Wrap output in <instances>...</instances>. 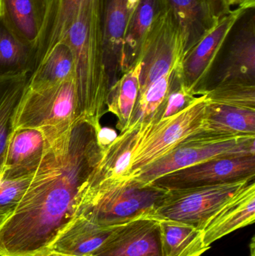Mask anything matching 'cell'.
Segmentation results:
<instances>
[{
    "instance_id": "6da1fadb",
    "label": "cell",
    "mask_w": 255,
    "mask_h": 256,
    "mask_svg": "<svg viewBox=\"0 0 255 256\" xmlns=\"http://www.w3.org/2000/svg\"><path fill=\"white\" fill-rule=\"evenodd\" d=\"M100 128L79 117L47 143L25 192L0 226V256L43 254L73 219L79 192L101 156Z\"/></svg>"
},
{
    "instance_id": "7a4b0ae2",
    "label": "cell",
    "mask_w": 255,
    "mask_h": 256,
    "mask_svg": "<svg viewBox=\"0 0 255 256\" xmlns=\"http://www.w3.org/2000/svg\"><path fill=\"white\" fill-rule=\"evenodd\" d=\"M103 0H85L61 42L70 48L75 66L78 116L101 126L107 112L110 81L104 61Z\"/></svg>"
},
{
    "instance_id": "3957f363",
    "label": "cell",
    "mask_w": 255,
    "mask_h": 256,
    "mask_svg": "<svg viewBox=\"0 0 255 256\" xmlns=\"http://www.w3.org/2000/svg\"><path fill=\"white\" fill-rule=\"evenodd\" d=\"M166 190L133 179L84 186L76 202L73 218L97 225L115 227L144 216H151Z\"/></svg>"
},
{
    "instance_id": "277c9868",
    "label": "cell",
    "mask_w": 255,
    "mask_h": 256,
    "mask_svg": "<svg viewBox=\"0 0 255 256\" xmlns=\"http://www.w3.org/2000/svg\"><path fill=\"white\" fill-rule=\"evenodd\" d=\"M78 118L74 78L38 86L27 85L13 116V129L36 130L50 143Z\"/></svg>"
},
{
    "instance_id": "5b68a950",
    "label": "cell",
    "mask_w": 255,
    "mask_h": 256,
    "mask_svg": "<svg viewBox=\"0 0 255 256\" xmlns=\"http://www.w3.org/2000/svg\"><path fill=\"white\" fill-rule=\"evenodd\" d=\"M207 106L202 94L172 116L159 120L156 114L148 121L142 122L127 179L172 152L189 137L201 132Z\"/></svg>"
},
{
    "instance_id": "8992f818",
    "label": "cell",
    "mask_w": 255,
    "mask_h": 256,
    "mask_svg": "<svg viewBox=\"0 0 255 256\" xmlns=\"http://www.w3.org/2000/svg\"><path fill=\"white\" fill-rule=\"evenodd\" d=\"M254 155L255 135L222 136L201 131L130 179L145 186L172 172L210 160Z\"/></svg>"
},
{
    "instance_id": "52a82bcc",
    "label": "cell",
    "mask_w": 255,
    "mask_h": 256,
    "mask_svg": "<svg viewBox=\"0 0 255 256\" xmlns=\"http://www.w3.org/2000/svg\"><path fill=\"white\" fill-rule=\"evenodd\" d=\"M255 178L166 190L151 216L182 222L202 231L217 212Z\"/></svg>"
},
{
    "instance_id": "ba28073f",
    "label": "cell",
    "mask_w": 255,
    "mask_h": 256,
    "mask_svg": "<svg viewBox=\"0 0 255 256\" xmlns=\"http://www.w3.org/2000/svg\"><path fill=\"white\" fill-rule=\"evenodd\" d=\"M160 3L138 60L141 64L139 94L163 75L175 73L186 54L185 39L181 28L169 9Z\"/></svg>"
},
{
    "instance_id": "9c48e42d",
    "label": "cell",
    "mask_w": 255,
    "mask_h": 256,
    "mask_svg": "<svg viewBox=\"0 0 255 256\" xmlns=\"http://www.w3.org/2000/svg\"><path fill=\"white\" fill-rule=\"evenodd\" d=\"M247 10L244 7L231 10L187 51L175 73V78L178 85L190 96L197 94L229 34Z\"/></svg>"
},
{
    "instance_id": "30bf717a",
    "label": "cell",
    "mask_w": 255,
    "mask_h": 256,
    "mask_svg": "<svg viewBox=\"0 0 255 256\" xmlns=\"http://www.w3.org/2000/svg\"><path fill=\"white\" fill-rule=\"evenodd\" d=\"M249 177H255V155L210 160L172 172L151 184L172 190L226 183Z\"/></svg>"
},
{
    "instance_id": "8fae6325",
    "label": "cell",
    "mask_w": 255,
    "mask_h": 256,
    "mask_svg": "<svg viewBox=\"0 0 255 256\" xmlns=\"http://www.w3.org/2000/svg\"><path fill=\"white\" fill-rule=\"evenodd\" d=\"M89 256H163L160 220L144 216L115 227Z\"/></svg>"
},
{
    "instance_id": "7c38bea8",
    "label": "cell",
    "mask_w": 255,
    "mask_h": 256,
    "mask_svg": "<svg viewBox=\"0 0 255 256\" xmlns=\"http://www.w3.org/2000/svg\"><path fill=\"white\" fill-rule=\"evenodd\" d=\"M141 124L142 122L129 124L121 131L110 146L101 150L100 160L84 186H94L127 179Z\"/></svg>"
},
{
    "instance_id": "4fadbf2b",
    "label": "cell",
    "mask_w": 255,
    "mask_h": 256,
    "mask_svg": "<svg viewBox=\"0 0 255 256\" xmlns=\"http://www.w3.org/2000/svg\"><path fill=\"white\" fill-rule=\"evenodd\" d=\"M255 180L229 200L202 230L204 243L210 246L230 233L254 224Z\"/></svg>"
},
{
    "instance_id": "5bb4252c",
    "label": "cell",
    "mask_w": 255,
    "mask_h": 256,
    "mask_svg": "<svg viewBox=\"0 0 255 256\" xmlns=\"http://www.w3.org/2000/svg\"><path fill=\"white\" fill-rule=\"evenodd\" d=\"M102 18L105 66L112 88L123 74V43L129 21L127 0H103Z\"/></svg>"
},
{
    "instance_id": "9a60e30c",
    "label": "cell",
    "mask_w": 255,
    "mask_h": 256,
    "mask_svg": "<svg viewBox=\"0 0 255 256\" xmlns=\"http://www.w3.org/2000/svg\"><path fill=\"white\" fill-rule=\"evenodd\" d=\"M115 227L100 226L84 218H73L45 252L70 256H89L101 246Z\"/></svg>"
},
{
    "instance_id": "2e32d148",
    "label": "cell",
    "mask_w": 255,
    "mask_h": 256,
    "mask_svg": "<svg viewBox=\"0 0 255 256\" xmlns=\"http://www.w3.org/2000/svg\"><path fill=\"white\" fill-rule=\"evenodd\" d=\"M228 80L255 82L254 15L241 26L229 48L219 82Z\"/></svg>"
},
{
    "instance_id": "e0dca14e",
    "label": "cell",
    "mask_w": 255,
    "mask_h": 256,
    "mask_svg": "<svg viewBox=\"0 0 255 256\" xmlns=\"http://www.w3.org/2000/svg\"><path fill=\"white\" fill-rule=\"evenodd\" d=\"M46 144L44 136L36 130H13L4 158V178L31 174Z\"/></svg>"
},
{
    "instance_id": "ac0fdd59",
    "label": "cell",
    "mask_w": 255,
    "mask_h": 256,
    "mask_svg": "<svg viewBox=\"0 0 255 256\" xmlns=\"http://www.w3.org/2000/svg\"><path fill=\"white\" fill-rule=\"evenodd\" d=\"M85 0H47L44 22L34 49L32 68L67 34Z\"/></svg>"
},
{
    "instance_id": "d6986e66",
    "label": "cell",
    "mask_w": 255,
    "mask_h": 256,
    "mask_svg": "<svg viewBox=\"0 0 255 256\" xmlns=\"http://www.w3.org/2000/svg\"><path fill=\"white\" fill-rule=\"evenodd\" d=\"M46 4L47 0H2L3 20L33 51L44 22Z\"/></svg>"
},
{
    "instance_id": "ffe728a7",
    "label": "cell",
    "mask_w": 255,
    "mask_h": 256,
    "mask_svg": "<svg viewBox=\"0 0 255 256\" xmlns=\"http://www.w3.org/2000/svg\"><path fill=\"white\" fill-rule=\"evenodd\" d=\"M173 16L186 42V54L219 20L211 16L204 0H160Z\"/></svg>"
},
{
    "instance_id": "44dd1931",
    "label": "cell",
    "mask_w": 255,
    "mask_h": 256,
    "mask_svg": "<svg viewBox=\"0 0 255 256\" xmlns=\"http://www.w3.org/2000/svg\"><path fill=\"white\" fill-rule=\"evenodd\" d=\"M31 70L0 74V172H4V158L16 108L28 85Z\"/></svg>"
},
{
    "instance_id": "7402d4cb",
    "label": "cell",
    "mask_w": 255,
    "mask_h": 256,
    "mask_svg": "<svg viewBox=\"0 0 255 256\" xmlns=\"http://www.w3.org/2000/svg\"><path fill=\"white\" fill-rule=\"evenodd\" d=\"M160 6L159 0H141L129 20L123 43V73L137 62Z\"/></svg>"
},
{
    "instance_id": "603a6c76",
    "label": "cell",
    "mask_w": 255,
    "mask_h": 256,
    "mask_svg": "<svg viewBox=\"0 0 255 256\" xmlns=\"http://www.w3.org/2000/svg\"><path fill=\"white\" fill-rule=\"evenodd\" d=\"M202 132L222 136L255 135V110L208 105Z\"/></svg>"
},
{
    "instance_id": "cb8c5ba5",
    "label": "cell",
    "mask_w": 255,
    "mask_h": 256,
    "mask_svg": "<svg viewBox=\"0 0 255 256\" xmlns=\"http://www.w3.org/2000/svg\"><path fill=\"white\" fill-rule=\"evenodd\" d=\"M163 256H201L210 249L202 231L182 222L160 220Z\"/></svg>"
},
{
    "instance_id": "d4e9b609",
    "label": "cell",
    "mask_w": 255,
    "mask_h": 256,
    "mask_svg": "<svg viewBox=\"0 0 255 256\" xmlns=\"http://www.w3.org/2000/svg\"><path fill=\"white\" fill-rule=\"evenodd\" d=\"M140 70L138 61L121 75L109 90L107 112L116 116L120 131L127 127L131 120L139 94Z\"/></svg>"
},
{
    "instance_id": "484cf974",
    "label": "cell",
    "mask_w": 255,
    "mask_h": 256,
    "mask_svg": "<svg viewBox=\"0 0 255 256\" xmlns=\"http://www.w3.org/2000/svg\"><path fill=\"white\" fill-rule=\"evenodd\" d=\"M75 78L74 58L64 42L57 44L33 68L28 86H38Z\"/></svg>"
},
{
    "instance_id": "4316f807",
    "label": "cell",
    "mask_w": 255,
    "mask_h": 256,
    "mask_svg": "<svg viewBox=\"0 0 255 256\" xmlns=\"http://www.w3.org/2000/svg\"><path fill=\"white\" fill-rule=\"evenodd\" d=\"M33 48L24 43L0 18V74L31 70Z\"/></svg>"
},
{
    "instance_id": "83f0119b",
    "label": "cell",
    "mask_w": 255,
    "mask_h": 256,
    "mask_svg": "<svg viewBox=\"0 0 255 256\" xmlns=\"http://www.w3.org/2000/svg\"><path fill=\"white\" fill-rule=\"evenodd\" d=\"M208 105L255 110V82L228 80L202 90Z\"/></svg>"
},
{
    "instance_id": "f1b7e54d",
    "label": "cell",
    "mask_w": 255,
    "mask_h": 256,
    "mask_svg": "<svg viewBox=\"0 0 255 256\" xmlns=\"http://www.w3.org/2000/svg\"><path fill=\"white\" fill-rule=\"evenodd\" d=\"M174 74L175 72L163 75L138 94L129 124L148 121L157 114L159 108L163 104L170 91Z\"/></svg>"
},
{
    "instance_id": "f546056e",
    "label": "cell",
    "mask_w": 255,
    "mask_h": 256,
    "mask_svg": "<svg viewBox=\"0 0 255 256\" xmlns=\"http://www.w3.org/2000/svg\"><path fill=\"white\" fill-rule=\"evenodd\" d=\"M31 174L3 178L0 183V207L16 206L29 183Z\"/></svg>"
},
{
    "instance_id": "4dcf8cb0",
    "label": "cell",
    "mask_w": 255,
    "mask_h": 256,
    "mask_svg": "<svg viewBox=\"0 0 255 256\" xmlns=\"http://www.w3.org/2000/svg\"><path fill=\"white\" fill-rule=\"evenodd\" d=\"M196 96H191L178 85V88L170 91L166 100L158 110L159 120L172 116L188 105Z\"/></svg>"
},
{
    "instance_id": "1f68e13d",
    "label": "cell",
    "mask_w": 255,
    "mask_h": 256,
    "mask_svg": "<svg viewBox=\"0 0 255 256\" xmlns=\"http://www.w3.org/2000/svg\"><path fill=\"white\" fill-rule=\"evenodd\" d=\"M211 16L219 20L232 10L229 0H204Z\"/></svg>"
},
{
    "instance_id": "d6a6232c",
    "label": "cell",
    "mask_w": 255,
    "mask_h": 256,
    "mask_svg": "<svg viewBox=\"0 0 255 256\" xmlns=\"http://www.w3.org/2000/svg\"><path fill=\"white\" fill-rule=\"evenodd\" d=\"M118 134L113 128L100 127L97 130V142L100 150H103L108 146H110Z\"/></svg>"
},
{
    "instance_id": "836d02e7",
    "label": "cell",
    "mask_w": 255,
    "mask_h": 256,
    "mask_svg": "<svg viewBox=\"0 0 255 256\" xmlns=\"http://www.w3.org/2000/svg\"><path fill=\"white\" fill-rule=\"evenodd\" d=\"M141 0H127V12H128L129 20L137 8ZM129 22V21H128Z\"/></svg>"
},
{
    "instance_id": "e575fe53",
    "label": "cell",
    "mask_w": 255,
    "mask_h": 256,
    "mask_svg": "<svg viewBox=\"0 0 255 256\" xmlns=\"http://www.w3.org/2000/svg\"><path fill=\"white\" fill-rule=\"evenodd\" d=\"M13 208H14V206H12V207H0V226L11 214Z\"/></svg>"
},
{
    "instance_id": "d590c367",
    "label": "cell",
    "mask_w": 255,
    "mask_h": 256,
    "mask_svg": "<svg viewBox=\"0 0 255 256\" xmlns=\"http://www.w3.org/2000/svg\"><path fill=\"white\" fill-rule=\"evenodd\" d=\"M255 6V0H244L242 6L240 7L245 8L247 10H250V9H253Z\"/></svg>"
},
{
    "instance_id": "8d00e7d4",
    "label": "cell",
    "mask_w": 255,
    "mask_h": 256,
    "mask_svg": "<svg viewBox=\"0 0 255 256\" xmlns=\"http://www.w3.org/2000/svg\"><path fill=\"white\" fill-rule=\"evenodd\" d=\"M243 2H244V0H229L231 7L233 6H238L240 7L242 6Z\"/></svg>"
},
{
    "instance_id": "74e56055",
    "label": "cell",
    "mask_w": 255,
    "mask_h": 256,
    "mask_svg": "<svg viewBox=\"0 0 255 256\" xmlns=\"http://www.w3.org/2000/svg\"><path fill=\"white\" fill-rule=\"evenodd\" d=\"M37 256H66L62 255V254H55V252H44L43 254H39Z\"/></svg>"
},
{
    "instance_id": "f35d334b",
    "label": "cell",
    "mask_w": 255,
    "mask_h": 256,
    "mask_svg": "<svg viewBox=\"0 0 255 256\" xmlns=\"http://www.w3.org/2000/svg\"><path fill=\"white\" fill-rule=\"evenodd\" d=\"M2 18V0H0V18Z\"/></svg>"
},
{
    "instance_id": "ab89813d",
    "label": "cell",
    "mask_w": 255,
    "mask_h": 256,
    "mask_svg": "<svg viewBox=\"0 0 255 256\" xmlns=\"http://www.w3.org/2000/svg\"><path fill=\"white\" fill-rule=\"evenodd\" d=\"M4 172H0V183H1V180H3V178H4Z\"/></svg>"
}]
</instances>
